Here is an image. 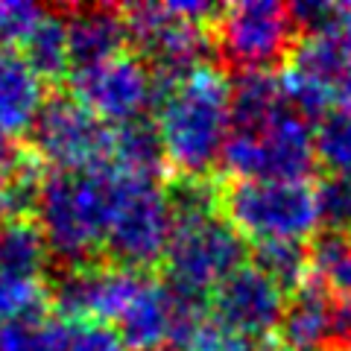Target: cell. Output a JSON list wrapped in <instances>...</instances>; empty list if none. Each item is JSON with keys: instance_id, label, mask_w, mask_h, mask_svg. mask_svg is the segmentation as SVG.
Masks as SVG:
<instances>
[{"instance_id": "obj_1", "label": "cell", "mask_w": 351, "mask_h": 351, "mask_svg": "<svg viewBox=\"0 0 351 351\" xmlns=\"http://www.w3.org/2000/svg\"><path fill=\"white\" fill-rule=\"evenodd\" d=\"M156 129L167 164L182 173V179H208L232 135V80L202 64L182 80L156 85Z\"/></svg>"}, {"instance_id": "obj_2", "label": "cell", "mask_w": 351, "mask_h": 351, "mask_svg": "<svg viewBox=\"0 0 351 351\" xmlns=\"http://www.w3.org/2000/svg\"><path fill=\"white\" fill-rule=\"evenodd\" d=\"M112 176L108 167L94 173H53L38 199L41 234L62 261L85 263L106 243Z\"/></svg>"}, {"instance_id": "obj_3", "label": "cell", "mask_w": 351, "mask_h": 351, "mask_svg": "<svg viewBox=\"0 0 351 351\" xmlns=\"http://www.w3.org/2000/svg\"><path fill=\"white\" fill-rule=\"evenodd\" d=\"M112 176V205H108L106 246L114 255L117 267L147 269L167 255L173 234V211L167 193L152 179L120 173Z\"/></svg>"}, {"instance_id": "obj_4", "label": "cell", "mask_w": 351, "mask_h": 351, "mask_svg": "<svg viewBox=\"0 0 351 351\" xmlns=\"http://www.w3.org/2000/svg\"><path fill=\"white\" fill-rule=\"evenodd\" d=\"M243 258L246 240L219 211L173 217V234L164 263L176 293L202 299L243 267Z\"/></svg>"}, {"instance_id": "obj_5", "label": "cell", "mask_w": 351, "mask_h": 351, "mask_svg": "<svg viewBox=\"0 0 351 351\" xmlns=\"http://www.w3.org/2000/svg\"><path fill=\"white\" fill-rule=\"evenodd\" d=\"M219 214L240 237L304 240L319 223L316 193L307 182H255L237 179L219 191Z\"/></svg>"}, {"instance_id": "obj_6", "label": "cell", "mask_w": 351, "mask_h": 351, "mask_svg": "<svg viewBox=\"0 0 351 351\" xmlns=\"http://www.w3.org/2000/svg\"><path fill=\"white\" fill-rule=\"evenodd\" d=\"M219 164L237 179L255 182H304L316 164V147L307 120L287 112L276 123L237 132L232 129Z\"/></svg>"}, {"instance_id": "obj_7", "label": "cell", "mask_w": 351, "mask_h": 351, "mask_svg": "<svg viewBox=\"0 0 351 351\" xmlns=\"http://www.w3.org/2000/svg\"><path fill=\"white\" fill-rule=\"evenodd\" d=\"M38 158L59 173H94L108 167L112 158V126L73 100L53 97L44 103L32 123Z\"/></svg>"}, {"instance_id": "obj_8", "label": "cell", "mask_w": 351, "mask_h": 351, "mask_svg": "<svg viewBox=\"0 0 351 351\" xmlns=\"http://www.w3.org/2000/svg\"><path fill=\"white\" fill-rule=\"evenodd\" d=\"M219 53L237 71H272L295 47L290 9L272 0H243L223 6L217 18Z\"/></svg>"}, {"instance_id": "obj_9", "label": "cell", "mask_w": 351, "mask_h": 351, "mask_svg": "<svg viewBox=\"0 0 351 351\" xmlns=\"http://www.w3.org/2000/svg\"><path fill=\"white\" fill-rule=\"evenodd\" d=\"M156 76L138 56L120 53L114 59L76 68L73 73V100L103 123H132L156 103Z\"/></svg>"}, {"instance_id": "obj_10", "label": "cell", "mask_w": 351, "mask_h": 351, "mask_svg": "<svg viewBox=\"0 0 351 351\" xmlns=\"http://www.w3.org/2000/svg\"><path fill=\"white\" fill-rule=\"evenodd\" d=\"M147 276L129 267H80L56 287V304L68 322H117Z\"/></svg>"}, {"instance_id": "obj_11", "label": "cell", "mask_w": 351, "mask_h": 351, "mask_svg": "<svg viewBox=\"0 0 351 351\" xmlns=\"http://www.w3.org/2000/svg\"><path fill=\"white\" fill-rule=\"evenodd\" d=\"M211 304L214 319L240 337L255 339L267 337L272 328L281 325L287 302H284V290L258 267H240L214 290Z\"/></svg>"}, {"instance_id": "obj_12", "label": "cell", "mask_w": 351, "mask_h": 351, "mask_svg": "<svg viewBox=\"0 0 351 351\" xmlns=\"http://www.w3.org/2000/svg\"><path fill=\"white\" fill-rule=\"evenodd\" d=\"M334 319L337 307L331 304V293L319 287L313 278H307L299 290L290 293L278 328L290 348L325 351L328 343H334Z\"/></svg>"}, {"instance_id": "obj_13", "label": "cell", "mask_w": 351, "mask_h": 351, "mask_svg": "<svg viewBox=\"0 0 351 351\" xmlns=\"http://www.w3.org/2000/svg\"><path fill=\"white\" fill-rule=\"evenodd\" d=\"M44 80L15 50L0 47V132L21 135L32 129L44 108Z\"/></svg>"}, {"instance_id": "obj_14", "label": "cell", "mask_w": 351, "mask_h": 351, "mask_svg": "<svg viewBox=\"0 0 351 351\" xmlns=\"http://www.w3.org/2000/svg\"><path fill=\"white\" fill-rule=\"evenodd\" d=\"M129 41L123 12L112 6H76L68 15L71 62L76 68L114 59Z\"/></svg>"}, {"instance_id": "obj_15", "label": "cell", "mask_w": 351, "mask_h": 351, "mask_svg": "<svg viewBox=\"0 0 351 351\" xmlns=\"http://www.w3.org/2000/svg\"><path fill=\"white\" fill-rule=\"evenodd\" d=\"M293 112L276 71H240L232 82V129L255 132Z\"/></svg>"}, {"instance_id": "obj_16", "label": "cell", "mask_w": 351, "mask_h": 351, "mask_svg": "<svg viewBox=\"0 0 351 351\" xmlns=\"http://www.w3.org/2000/svg\"><path fill=\"white\" fill-rule=\"evenodd\" d=\"M164 164H167V156H164L158 129L152 123L132 120V123L112 129V158H108V167L156 182L164 170Z\"/></svg>"}, {"instance_id": "obj_17", "label": "cell", "mask_w": 351, "mask_h": 351, "mask_svg": "<svg viewBox=\"0 0 351 351\" xmlns=\"http://www.w3.org/2000/svg\"><path fill=\"white\" fill-rule=\"evenodd\" d=\"M311 278L331 295L351 299V234L348 232H319L307 246Z\"/></svg>"}, {"instance_id": "obj_18", "label": "cell", "mask_w": 351, "mask_h": 351, "mask_svg": "<svg viewBox=\"0 0 351 351\" xmlns=\"http://www.w3.org/2000/svg\"><path fill=\"white\" fill-rule=\"evenodd\" d=\"M47 240L41 228L27 219L6 223L0 228V272L21 278H38L44 263H47Z\"/></svg>"}, {"instance_id": "obj_19", "label": "cell", "mask_w": 351, "mask_h": 351, "mask_svg": "<svg viewBox=\"0 0 351 351\" xmlns=\"http://www.w3.org/2000/svg\"><path fill=\"white\" fill-rule=\"evenodd\" d=\"M24 59L32 64L41 80H62L71 68V44H68V18L47 12L36 27L32 38L24 44Z\"/></svg>"}, {"instance_id": "obj_20", "label": "cell", "mask_w": 351, "mask_h": 351, "mask_svg": "<svg viewBox=\"0 0 351 351\" xmlns=\"http://www.w3.org/2000/svg\"><path fill=\"white\" fill-rule=\"evenodd\" d=\"M47 176L41 170V161L24 152V158L9 173L0 176V219L6 223H21L32 211H38L41 188Z\"/></svg>"}, {"instance_id": "obj_21", "label": "cell", "mask_w": 351, "mask_h": 351, "mask_svg": "<svg viewBox=\"0 0 351 351\" xmlns=\"http://www.w3.org/2000/svg\"><path fill=\"white\" fill-rule=\"evenodd\" d=\"M255 267L284 293H295L311 278V261L302 240H263L255 243Z\"/></svg>"}, {"instance_id": "obj_22", "label": "cell", "mask_w": 351, "mask_h": 351, "mask_svg": "<svg viewBox=\"0 0 351 351\" xmlns=\"http://www.w3.org/2000/svg\"><path fill=\"white\" fill-rule=\"evenodd\" d=\"M44 304H47V290L41 278H21L0 272V325L41 319Z\"/></svg>"}, {"instance_id": "obj_23", "label": "cell", "mask_w": 351, "mask_h": 351, "mask_svg": "<svg viewBox=\"0 0 351 351\" xmlns=\"http://www.w3.org/2000/svg\"><path fill=\"white\" fill-rule=\"evenodd\" d=\"M313 147L331 173H351V112H328L313 132Z\"/></svg>"}, {"instance_id": "obj_24", "label": "cell", "mask_w": 351, "mask_h": 351, "mask_svg": "<svg viewBox=\"0 0 351 351\" xmlns=\"http://www.w3.org/2000/svg\"><path fill=\"white\" fill-rule=\"evenodd\" d=\"M64 322L27 319L0 325V351H62Z\"/></svg>"}, {"instance_id": "obj_25", "label": "cell", "mask_w": 351, "mask_h": 351, "mask_svg": "<svg viewBox=\"0 0 351 351\" xmlns=\"http://www.w3.org/2000/svg\"><path fill=\"white\" fill-rule=\"evenodd\" d=\"M313 193L322 223L331 232H351V173H328Z\"/></svg>"}, {"instance_id": "obj_26", "label": "cell", "mask_w": 351, "mask_h": 351, "mask_svg": "<svg viewBox=\"0 0 351 351\" xmlns=\"http://www.w3.org/2000/svg\"><path fill=\"white\" fill-rule=\"evenodd\" d=\"M44 15L47 9L29 3V0H0V47H24Z\"/></svg>"}, {"instance_id": "obj_27", "label": "cell", "mask_w": 351, "mask_h": 351, "mask_svg": "<svg viewBox=\"0 0 351 351\" xmlns=\"http://www.w3.org/2000/svg\"><path fill=\"white\" fill-rule=\"evenodd\" d=\"M182 351H255L246 337H240L232 328H226L214 316H202L196 328L182 343Z\"/></svg>"}, {"instance_id": "obj_28", "label": "cell", "mask_w": 351, "mask_h": 351, "mask_svg": "<svg viewBox=\"0 0 351 351\" xmlns=\"http://www.w3.org/2000/svg\"><path fill=\"white\" fill-rule=\"evenodd\" d=\"M334 343L339 351H351V299L337 307V319H334Z\"/></svg>"}, {"instance_id": "obj_29", "label": "cell", "mask_w": 351, "mask_h": 351, "mask_svg": "<svg viewBox=\"0 0 351 351\" xmlns=\"http://www.w3.org/2000/svg\"><path fill=\"white\" fill-rule=\"evenodd\" d=\"M21 158H24V149H21L9 135H3V132H0V176L12 170Z\"/></svg>"}, {"instance_id": "obj_30", "label": "cell", "mask_w": 351, "mask_h": 351, "mask_svg": "<svg viewBox=\"0 0 351 351\" xmlns=\"http://www.w3.org/2000/svg\"><path fill=\"white\" fill-rule=\"evenodd\" d=\"M334 100L339 103V108L343 112H351V71L339 80V85H337V91H334Z\"/></svg>"}, {"instance_id": "obj_31", "label": "cell", "mask_w": 351, "mask_h": 351, "mask_svg": "<svg viewBox=\"0 0 351 351\" xmlns=\"http://www.w3.org/2000/svg\"><path fill=\"white\" fill-rule=\"evenodd\" d=\"M255 351H295V348H290L287 343H263V346L255 348Z\"/></svg>"}]
</instances>
